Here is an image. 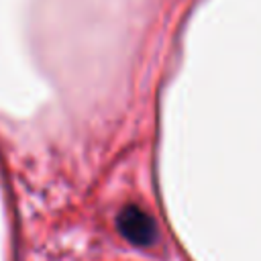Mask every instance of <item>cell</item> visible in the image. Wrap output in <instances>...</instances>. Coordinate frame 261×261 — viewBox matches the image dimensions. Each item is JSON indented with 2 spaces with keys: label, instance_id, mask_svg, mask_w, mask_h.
I'll return each instance as SVG.
<instances>
[{
  "label": "cell",
  "instance_id": "1",
  "mask_svg": "<svg viewBox=\"0 0 261 261\" xmlns=\"http://www.w3.org/2000/svg\"><path fill=\"white\" fill-rule=\"evenodd\" d=\"M116 224H118V230L120 234L137 245V247H151L157 243V224L153 220V216L149 212H145L141 206H124L116 218Z\"/></svg>",
  "mask_w": 261,
  "mask_h": 261
}]
</instances>
